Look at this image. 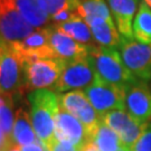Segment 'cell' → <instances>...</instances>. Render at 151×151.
Instances as JSON below:
<instances>
[{"label":"cell","mask_w":151,"mask_h":151,"mask_svg":"<svg viewBox=\"0 0 151 151\" xmlns=\"http://www.w3.org/2000/svg\"><path fill=\"white\" fill-rule=\"evenodd\" d=\"M30 116L39 140L49 148L55 138V116L58 110V95L49 88H38L27 94Z\"/></svg>","instance_id":"cell-1"},{"label":"cell","mask_w":151,"mask_h":151,"mask_svg":"<svg viewBox=\"0 0 151 151\" xmlns=\"http://www.w3.org/2000/svg\"><path fill=\"white\" fill-rule=\"evenodd\" d=\"M118 49L116 47L94 45L92 46L90 56L93 60L97 75L101 78L118 85L129 86L138 81V78L125 66Z\"/></svg>","instance_id":"cell-2"},{"label":"cell","mask_w":151,"mask_h":151,"mask_svg":"<svg viewBox=\"0 0 151 151\" xmlns=\"http://www.w3.org/2000/svg\"><path fill=\"white\" fill-rule=\"evenodd\" d=\"M0 88L1 93L16 99L26 92V63L9 43L0 46Z\"/></svg>","instance_id":"cell-3"},{"label":"cell","mask_w":151,"mask_h":151,"mask_svg":"<svg viewBox=\"0 0 151 151\" xmlns=\"http://www.w3.org/2000/svg\"><path fill=\"white\" fill-rule=\"evenodd\" d=\"M84 92L100 116L113 110H127V86L110 83L97 75L96 80L84 88Z\"/></svg>","instance_id":"cell-4"},{"label":"cell","mask_w":151,"mask_h":151,"mask_svg":"<svg viewBox=\"0 0 151 151\" xmlns=\"http://www.w3.org/2000/svg\"><path fill=\"white\" fill-rule=\"evenodd\" d=\"M97 73L94 67L92 57L88 55L78 60H72L66 64L53 91L57 94L73 90H84L96 80Z\"/></svg>","instance_id":"cell-5"},{"label":"cell","mask_w":151,"mask_h":151,"mask_svg":"<svg viewBox=\"0 0 151 151\" xmlns=\"http://www.w3.org/2000/svg\"><path fill=\"white\" fill-rule=\"evenodd\" d=\"M67 62L52 57V58H39L26 63V92L48 88L54 86L58 81Z\"/></svg>","instance_id":"cell-6"},{"label":"cell","mask_w":151,"mask_h":151,"mask_svg":"<svg viewBox=\"0 0 151 151\" xmlns=\"http://www.w3.org/2000/svg\"><path fill=\"white\" fill-rule=\"evenodd\" d=\"M57 95L60 106L81 121L90 139L101 123V116L92 106L84 90H73Z\"/></svg>","instance_id":"cell-7"},{"label":"cell","mask_w":151,"mask_h":151,"mask_svg":"<svg viewBox=\"0 0 151 151\" xmlns=\"http://www.w3.org/2000/svg\"><path fill=\"white\" fill-rule=\"evenodd\" d=\"M119 49L125 66L140 81L151 80V44H143L134 38L121 37Z\"/></svg>","instance_id":"cell-8"},{"label":"cell","mask_w":151,"mask_h":151,"mask_svg":"<svg viewBox=\"0 0 151 151\" xmlns=\"http://www.w3.org/2000/svg\"><path fill=\"white\" fill-rule=\"evenodd\" d=\"M36 30L20 15L10 0H0V34L1 42L18 43Z\"/></svg>","instance_id":"cell-9"},{"label":"cell","mask_w":151,"mask_h":151,"mask_svg":"<svg viewBox=\"0 0 151 151\" xmlns=\"http://www.w3.org/2000/svg\"><path fill=\"white\" fill-rule=\"evenodd\" d=\"M101 122L115 131L124 146L129 149L142 134L147 125L132 116L127 110H113L101 116Z\"/></svg>","instance_id":"cell-10"},{"label":"cell","mask_w":151,"mask_h":151,"mask_svg":"<svg viewBox=\"0 0 151 151\" xmlns=\"http://www.w3.org/2000/svg\"><path fill=\"white\" fill-rule=\"evenodd\" d=\"M50 29L52 25L38 28L22 42L9 44L22 56L25 63L39 58H52L55 57V54L50 45Z\"/></svg>","instance_id":"cell-11"},{"label":"cell","mask_w":151,"mask_h":151,"mask_svg":"<svg viewBox=\"0 0 151 151\" xmlns=\"http://www.w3.org/2000/svg\"><path fill=\"white\" fill-rule=\"evenodd\" d=\"M55 138L78 149L88 140L86 130L81 121L62 106H58L55 116Z\"/></svg>","instance_id":"cell-12"},{"label":"cell","mask_w":151,"mask_h":151,"mask_svg":"<svg viewBox=\"0 0 151 151\" xmlns=\"http://www.w3.org/2000/svg\"><path fill=\"white\" fill-rule=\"evenodd\" d=\"M125 108L132 116L141 122L151 121V90L147 82L138 80L127 86Z\"/></svg>","instance_id":"cell-13"},{"label":"cell","mask_w":151,"mask_h":151,"mask_svg":"<svg viewBox=\"0 0 151 151\" xmlns=\"http://www.w3.org/2000/svg\"><path fill=\"white\" fill-rule=\"evenodd\" d=\"M50 45L54 50L55 57L60 58L65 62L78 60L90 55L92 46H87L60 32L57 28L52 25L50 29Z\"/></svg>","instance_id":"cell-14"},{"label":"cell","mask_w":151,"mask_h":151,"mask_svg":"<svg viewBox=\"0 0 151 151\" xmlns=\"http://www.w3.org/2000/svg\"><path fill=\"white\" fill-rule=\"evenodd\" d=\"M114 22L122 37L133 38V20L139 9V0H106Z\"/></svg>","instance_id":"cell-15"},{"label":"cell","mask_w":151,"mask_h":151,"mask_svg":"<svg viewBox=\"0 0 151 151\" xmlns=\"http://www.w3.org/2000/svg\"><path fill=\"white\" fill-rule=\"evenodd\" d=\"M15 97L1 93L0 97V150L9 151L17 148L14 141V122H15Z\"/></svg>","instance_id":"cell-16"},{"label":"cell","mask_w":151,"mask_h":151,"mask_svg":"<svg viewBox=\"0 0 151 151\" xmlns=\"http://www.w3.org/2000/svg\"><path fill=\"white\" fill-rule=\"evenodd\" d=\"M91 28L94 42L103 47H116L121 43V34L115 24H111L101 17H87L84 19Z\"/></svg>","instance_id":"cell-17"},{"label":"cell","mask_w":151,"mask_h":151,"mask_svg":"<svg viewBox=\"0 0 151 151\" xmlns=\"http://www.w3.org/2000/svg\"><path fill=\"white\" fill-rule=\"evenodd\" d=\"M12 135L17 147L40 142L34 128L30 113H28L25 108H19L15 113Z\"/></svg>","instance_id":"cell-18"},{"label":"cell","mask_w":151,"mask_h":151,"mask_svg":"<svg viewBox=\"0 0 151 151\" xmlns=\"http://www.w3.org/2000/svg\"><path fill=\"white\" fill-rule=\"evenodd\" d=\"M16 9L36 29L48 26L52 18L43 9L40 0H10Z\"/></svg>","instance_id":"cell-19"},{"label":"cell","mask_w":151,"mask_h":151,"mask_svg":"<svg viewBox=\"0 0 151 151\" xmlns=\"http://www.w3.org/2000/svg\"><path fill=\"white\" fill-rule=\"evenodd\" d=\"M54 26L60 32H64L65 35L77 40L78 43H82L84 45H87V46L96 45L94 42L90 26L77 12L70 18V20L62 22V24H54Z\"/></svg>","instance_id":"cell-20"},{"label":"cell","mask_w":151,"mask_h":151,"mask_svg":"<svg viewBox=\"0 0 151 151\" xmlns=\"http://www.w3.org/2000/svg\"><path fill=\"white\" fill-rule=\"evenodd\" d=\"M90 139L93 140L99 151H120L127 148L122 143L118 133L103 122L100 123Z\"/></svg>","instance_id":"cell-21"},{"label":"cell","mask_w":151,"mask_h":151,"mask_svg":"<svg viewBox=\"0 0 151 151\" xmlns=\"http://www.w3.org/2000/svg\"><path fill=\"white\" fill-rule=\"evenodd\" d=\"M133 38L143 44H151V8L141 1L133 20Z\"/></svg>","instance_id":"cell-22"},{"label":"cell","mask_w":151,"mask_h":151,"mask_svg":"<svg viewBox=\"0 0 151 151\" xmlns=\"http://www.w3.org/2000/svg\"><path fill=\"white\" fill-rule=\"evenodd\" d=\"M76 12L83 19L87 17H101L111 24H115L108 1L105 0H81Z\"/></svg>","instance_id":"cell-23"},{"label":"cell","mask_w":151,"mask_h":151,"mask_svg":"<svg viewBox=\"0 0 151 151\" xmlns=\"http://www.w3.org/2000/svg\"><path fill=\"white\" fill-rule=\"evenodd\" d=\"M81 0H40L43 9L48 14L50 18L55 14L63 10H75Z\"/></svg>","instance_id":"cell-24"},{"label":"cell","mask_w":151,"mask_h":151,"mask_svg":"<svg viewBox=\"0 0 151 151\" xmlns=\"http://www.w3.org/2000/svg\"><path fill=\"white\" fill-rule=\"evenodd\" d=\"M129 151H151V122H149L138 140L130 147Z\"/></svg>","instance_id":"cell-25"},{"label":"cell","mask_w":151,"mask_h":151,"mask_svg":"<svg viewBox=\"0 0 151 151\" xmlns=\"http://www.w3.org/2000/svg\"><path fill=\"white\" fill-rule=\"evenodd\" d=\"M48 150L49 151H80V149L74 147L73 145H70V143H67V142H64V141L55 139L54 142L48 148Z\"/></svg>","instance_id":"cell-26"},{"label":"cell","mask_w":151,"mask_h":151,"mask_svg":"<svg viewBox=\"0 0 151 151\" xmlns=\"http://www.w3.org/2000/svg\"><path fill=\"white\" fill-rule=\"evenodd\" d=\"M76 14L75 10H63L60 11L57 14H55L54 16H52V22L53 24H62L67 20H70L72 17Z\"/></svg>","instance_id":"cell-27"},{"label":"cell","mask_w":151,"mask_h":151,"mask_svg":"<svg viewBox=\"0 0 151 151\" xmlns=\"http://www.w3.org/2000/svg\"><path fill=\"white\" fill-rule=\"evenodd\" d=\"M20 151H49L48 148L44 145L43 142H37V143H30V145H26V146L19 147Z\"/></svg>","instance_id":"cell-28"},{"label":"cell","mask_w":151,"mask_h":151,"mask_svg":"<svg viewBox=\"0 0 151 151\" xmlns=\"http://www.w3.org/2000/svg\"><path fill=\"white\" fill-rule=\"evenodd\" d=\"M141 1H143L145 4H147V5H148L151 8V0H141Z\"/></svg>","instance_id":"cell-29"},{"label":"cell","mask_w":151,"mask_h":151,"mask_svg":"<svg viewBox=\"0 0 151 151\" xmlns=\"http://www.w3.org/2000/svg\"><path fill=\"white\" fill-rule=\"evenodd\" d=\"M9 151H20V150H19V147H17V148H14L12 150H9Z\"/></svg>","instance_id":"cell-30"},{"label":"cell","mask_w":151,"mask_h":151,"mask_svg":"<svg viewBox=\"0 0 151 151\" xmlns=\"http://www.w3.org/2000/svg\"><path fill=\"white\" fill-rule=\"evenodd\" d=\"M120 151H129V149H128V148H123L122 150H120Z\"/></svg>","instance_id":"cell-31"}]
</instances>
